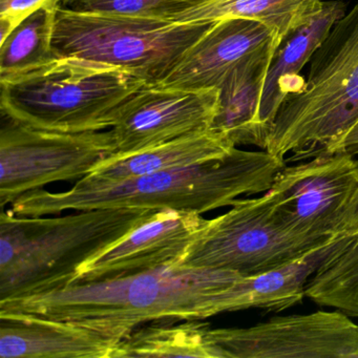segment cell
I'll list each match as a JSON object with an SVG mask.
<instances>
[{"label": "cell", "instance_id": "1", "mask_svg": "<svg viewBox=\"0 0 358 358\" xmlns=\"http://www.w3.org/2000/svg\"><path fill=\"white\" fill-rule=\"evenodd\" d=\"M241 276L167 266L16 297L1 301L0 311L77 320L122 341L145 322L204 320L231 312L230 288Z\"/></svg>", "mask_w": 358, "mask_h": 358}, {"label": "cell", "instance_id": "2", "mask_svg": "<svg viewBox=\"0 0 358 358\" xmlns=\"http://www.w3.org/2000/svg\"><path fill=\"white\" fill-rule=\"evenodd\" d=\"M286 165L284 158L266 150L236 148L219 160L120 181H100L87 176L68 192L39 189L22 194L10 209L28 217L100 208L180 209L204 213L231 206L242 196L264 194Z\"/></svg>", "mask_w": 358, "mask_h": 358}, {"label": "cell", "instance_id": "3", "mask_svg": "<svg viewBox=\"0 0 358 358\" xmlns=\"http://www.w3.org/2000/svg\"><path fill=\"white\" fill-rule=\"evenodd\" d=\"M100 208L45 217L0 215V303L72 284L87 259L120 240L155 213Z\"/></svg>", "mask_w": 358, "mask_h": 358}, {"label": "cell", "instance_id": "4", "mask_svg": "<svg viewBox=\"0 0 358 358\" xmlns=\"http://www.w3.org/2000/svg\"><path fill=\"white\" fill-rule=\"evenodd\" d=\"M358 122V1L310 60L303 89L287 96L265 150L299 162L330 152Z\"/></svg>", "mask_w": 358, "mask_h": 358}, {"label": "cell", "instance_id": "5", "mask_svg": "<svg viewBox=\"0 0 358 358\" xmlns=\"http://www.w3.org/2000/svg\"><path fill=\"white\" fill-rule=\"evenodd\" d=\"M145 81L99 62L56 56L17 76L0 79V108L20 124L60 133L112 129L117 108Z\"/></svg>", "mask_w": 358, "mask_h": 358}, {"label": "cell", "instance_id": "6", "mask_svg": "<svg viewBox=\"0 0 358 358\" xmlns=\"http://www.w3.org/2000/svg\"><path fill=\"white\" fill-rule=\"evenodd\" d=\"M213 24L79 13L58 7L53 48L58 55L108 64L154 85Z\"/></svg>", "mask_w": 358, "mask_h": 358}, {"label": "cell", "instance_id": "7", "mask_svg": "<svg viewBox=\"0 0 358 358\" xmlns=\"http://www.w3.org/2000/svg\"><path fill=\"white\" fill-rule=\"evenodd\" d=\"M333 236L287 227L264 192L259 198L236 199L227 213L206 220L177 265L251 275L292 261Z\"/></svg>", "mask_w": 358, "mask_h": 358}, {"label": "cell", "instance_id": "8", "mask_svg": "<svg viewBox=\"0 0 358 358\" xmlns=\"http://www.w3.org/2000/svg\"><path fill=\"white\" fill-rule=\"evenodd\" d=\"M116 154L110 131L60 133L8 119L0 129V207L48 184L81 180Z\"/></svg>", "mask_w": 358, "mask_h": 358}, {"label": "cell", "instance_id": "9", "mask_svg": "<svg viewBox=\"0 0 358 358\" xmlns=\"http://www.w3.org/2000/svg\"><path fill=\"white\" fill-rule=\"evenodd\" d=\"M220 358H358V326L341 310L209 330Z\"/></svg>", "mask_w": 358, "mask_h": 358}, {"label": "cell", "instance_id": "10", "mask_svg": "<svg viewBox=\"0 0 358 358\" xmlns=\"http://www.w3.org/2000/svg\"><path fill=\"white\" fill-rule=\"evenodd\" d=\"M345 152H324L286 165L265 192L280 221L296 232L336 234L335 226L358 187V160Z\"/></svg>", "mask_w": 358, "mask_h": 358}, {"label": "cell", "instance_id": "11", "mask_svg": "<svg viewBox=\"0 0 358 358\" xmlns=\"http://www.w3.org/2000/svg\"><path fill=\"white\" fill-rule=\"evenodd\" d=\"M220 90H180L144 85L114 115L116 155H129L178 138L210 131Z\"/></svg>", "mask_w": 358, "mask_h": 358}, {"label": "cell", "instance_id": "12", "mask_svg": "<svg viewBox=\"0 0 358 358\" xmlns=\"http://www.w3.org/2000/svg\"><path fill=\"white\" fill-rule=\"evenodd\" d=\"M205 223L206 219L196 211H155L120 240L85 262L72 284L177 265Z\"/></svg>", "mask_w": 358, "mask_h": 358}, {"label": "cell", "instance_id": "13", "mask_svg": "<svg viewBox=\"0 0 358 358\" xmlns=\"http://www.w3.org/2000/svg\"><path fill=\"white\" fill-rule=\"evenodd\" d=\"M272 43L280 45L272 31L257 20H217L154 85L180 90L219 89L243 60Z\"/></svg>", "mask_w": 358, "mask_h": 358}, {"label": "cell", "instance_id": "14", "mask_svg": "<svg viewBox=\"0 0 358 358\" xmlns=\"http://www.w3.org/2000/svg\"><path fill=\"white\" fill-rule=\"evenodd\" d=\"M120 341L77 320L0 311L1 358H113Z\"/></svg>", "mask_w": 358, "mask_h": 358}, {"label": "cell", "instance_id": "15", "mask_svg": "<svg viewBox=\"0 0 358 358\" xmlns=\"http://www.w3.org/2000/svg\"><path fill=\"white\" fill-rule=\"evenodd\" d=\"M347 6L341 0L322 1L311 15L282 39L275 50L259 104V121L268 131L287 96L303 89V66L324 43L337 20L345 14Z\"/></svg>", "mask_w": 358, "mask_h": 358}, {"label": "cell", "instance_id": "16", "mask_svg": "<svg viewBox=\"0 0 358 358\" xmlns=\"http://www.w3.org/2000/svg\"><path fill=\"white\" fill-rule=\"evenodd\" d=\"M276 49L272 43L243 60L219 87V110L211 129L225 134L236 146L265 150L268 131L259 121V104Z\"/></svg>", "mask_w": 358, "mask_h": 358}, {"label": "cell", "instance_id": "17", "mask_svg": "<svg viewBox=\"0 0 358 358\" xmlns=\"http://www.w3.org/2000/svg\"><path fill=\"white\" fill-rule=\"evenodd\" d=\"M225 134L210 131L178 138L129 155H115L91 177L115 182L156 171L194 166L227 157L234 148Z\"/></svg>", "mask_w": 358, "mask_h": 358}, {"label": "cell", "instance_id": "18", "mask_svg": "<svg viewBox=\"0 0 358 358\" xmlns=\"http://www.w3.org/2000/svg\"><path fill=\"white\" fill-rule=\"evenodd\" d=\"M322 0H204L176 14L178 24L215 22L227 18L257 20L270 29L278 43L301 26Z\"/></svg>", "mask_w": 358, "mask_h": 358}, {"label": "cell", "instance_id": "19", "mask_svg": "<svg viewBox=\"0 0 358 358\" xmlns=\"http://www.w3.org/2000/svg\"><path fill=\"white\" fill-rule=\"evenodd\" d=\"M210 328L203 320L144 327L122 339L113 358H220L219 352L209 337Z\"/></svg>", "mask_w": 358, "mask_h": 358}, {"label": "cell", "instance_id": "20", "mask_svg": "<svg viewBox=\"0 0 358 358\" xmlns=\"http://www.w3.org/2000/svg\"><path fill=\"white\" fill-rule=\"evenodd\" d=\"M59 0H50L0 43V79L24 74L58 56L53 48Z\"/></svg>", "mask_w": 358, "mask_h": 358}, {"label": "cell", "instance_id": "21", "mask_svg": "<svg viewBox=\"0 0 358 358\" xmlns=\"http://www.w3.org/2000/svg\"><path fill=\"white\" fill-rule=\"evenodd\" d=\"M306 296L322 307L358 317V234L310 278Z\"/></svg>", "mask_w": 358, "mask_h": 358}, {"label": "cell", "instance_id": "22", "mask_svg": "<svg viewBox=\"0 0 358 358\" xmlns=\"http://www.w3.org/2000/svg\"><path fill=\"white\" fill-rule=\"evenodd\" d=\"M204 0H59V7L79 13L110 14L171 20Z\"/></svg>", "mask_w": 358, "mask_h": 358}, {"label": "cell", "instance_id": "23", "mask_svg": "<svg viewBox=\"0 0 358 358\" xmlns=\"http://www.w3.org/2000/svg\"><path fill=\"white\" fill-rule=\"evenodd\" d=\"M50 0H0V43L16 27Z\"/></svg>", "mask_w": 358, "mask_h": 358}, {"label": "cell", "instance_id": "24", "mask_svg": "<svg viewBox=\"0 0 358 358\" xmlns=\"http://www.w3.org/2000/svg\"><path fill=\"white\" fill-rule=\"evenodd\" d=\"M335 234H358V187L335 226Z\"/></svg>", "mask_w": 358, "mask_h": 358}, {"label": "cell", "instance_id": "25", "mask_svg": "<svg viewBox=\"0 0 358 358\" xmlns=\"http://www.w3.org/2000/svg\"><path fill=\"white\" fill-rule=\"evenodd\" d=\"M345 152L348 154L357 156L358 155V122L339 140L338 143L332 148L330 152Z\"/></svg>", "mask_w": 358, "mask_h": 358}]
</instances>
